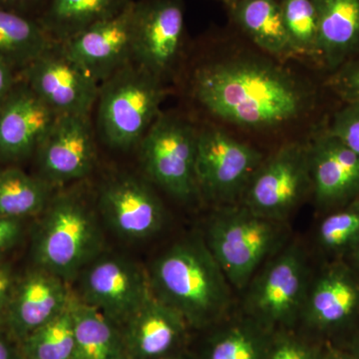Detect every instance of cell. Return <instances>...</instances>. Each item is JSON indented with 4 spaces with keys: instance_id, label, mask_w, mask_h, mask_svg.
Returning a JSON list of instances; mask_svg holds the SVG:
<instances>
[{
    "instance_id": "1",
    "label": "cell",
    "mask_w": 359,
    "mask_h": 359,
    "mask_svg": "<svg viewBox=\"0 0 359 359\" xmlns=\"http://www.w3.org/2000/svg\"><path fill=\"white\" fill-rule=\"evenodd\" d=\"M194 94L222 121L266 131L285 126L309 106V95L287 71L255 59H231L203 66Z\"/></svg>"
},
{
    "instance_id": "2",
    "label": "cell",
    "mask_w": 359,
    "mask_h": 359,
    "mask_svg": "<svg viewBox=\"0 0 359 359\" xmlns=\"http://www.w3.org/2000/svg\"><path fill=\"white\" fill-rule=\"evenodd\" d=\"M151 289L191 330H205L231 316L233 287L205 240L180 241L156 259Z\"/></svg>"
},
{
    "instance_id": "3",
    "label": "cell",
    "mask_w": 359,
    "mask_h": 359,
    "mask_svg": "<svg viewBox=\"0 0 359 359\" xmlns=\"http://www.w3.org/2000/svg\"><path fill=\"white\" fill-rule=\"evenodd\" d=\"M103 237L95 212L78 193L52 197L34 231L35 266L69 282L99 255Z\"/></svg>"
},
{
    "instance_id": "4",
    "label": "cell",
    "mask_w": 359,
    "mask_h": 359,
    "mask_svg": "<svg viewBox=\"0 0 359 359\" xmlns=\"http://www.w3.org/2000/svg\"><path fill=\"white\" fill-rule=\"evenodd\" d=\"M287 223L236 204L214 212L205 242L233 290H245L264 264L287 244Z\"/></svg>"
},
{
    "instance_id": "5",
    "label": "cell",
    "mask_w": 359,
    "mask_h": 359,
    "mask_svg": "<svg viewBox=\"0 0 359 359\" xmlns=\"http://www.w3.org/2000/svg\"><path fill=\"white\" fill-rule=\"evenodd\" d=\"M165 97L162 80L133 62L100 84L98 130L109 147L138 146L160 115Z\"/></svg>"
},
{
    "instance_id": "6",
    "label": "cell",
    "mask_w": 359,
    "mask_h": 359,
    "mask_svg": "<svg viewBox=\"0 0 359 359\" xmlns=\"http://www.w3.org/2000/svg\"><path fill=\"white\" fill-rule=\"evenodd\" d=\"M311 278L304 249L297 243L285 245L250 280L244 313L271 332L294 330Z\"/></svg>"
},
{
    "instance_id": "7",
    "label": "cell",
    "mask_w": 359,
    "mask_h": 359,
    "mask_svg": "<svg viewBox=\"0 0 359 359\" xmlns=\"http://www.w3.org/2000/svg\"><path fill=\"white\" fill-rule=\"evenodd\" d=\"M198 132L189 123L160 114L139 144L144 171L172 197L192 200L198 191L196 155Z\"/></svg>"
},
{
    "instance_id": "8",
    "label": "cell",
    "mask_w": 359,
    "mask_h": 359,
    "mask_svg": "<svg viewBox=\"0 0 359 359\" xmlns=\"http://www.w3.org/2000/svg\"><path fill=\"white\" fill-rule=\"evenodd\" d=\"M313 193L309 146H283L261 166L250 180L240 204L263 218L287 219Z\"/></svg>"
},
{
    "instance_id": "9",
    "label": "cell",
    "mask_w": 359,
    "mask_h": 359,
    "mask_svg": "<svg viewBox=\"0 0 359 359\" xmlns=\"http://www.w3.org/2000/svg\"><path fill=\"white\" fill-rule=\"evenodd\" d=\"M263 155L221 129L198 132V191L218 207L240 204L245 189L263 163Z\"/></svg>"
},
{
    "instance_id": "10",
    "label": "cell",
    "mask_w": 359,
    "mask_h": 359,
    "mask_svg": "<svg viewBox=\"0 0 359 359\" xmlns=\"http://www.w3.org/2000/svg\"><path fill=\"white\" fill-rule=\"evenodd\" d=\"M79 276L77 297L120 327L153 294L149 276L133 262L116 255H99Z\"/></svg>"
},
{
    "instance_id": "11",
    "label": "cell",
    "mask_w": 359,
    "mask_h": 359,
    "mask_svg": "<svg viewBox=\"0 0 359 359\" xmlns=\"http://www.w3.org/2000/svg\"><path fill=\"white\" fill-rule=\"evenodd\" d=\"M185 32L183 0L135 1L132 62L164 79L178 60Z\"/></svg>"
},
{
    "instance_id": "12",
    "label": "cell",
    "mask_w": 359,
    "mask_h": 359,
    "mask_svg": "<svg viewBox=\"0 0 359 359\" xmlns=\"http://www.w3.org/2000/svg\"><path fill=\"white\" fill-rule=\"evenodd\" d=\"M22 80L58 116L90 115L100 83L56 42L21 70Z\"/></svg>"
},
{
    "instance_id": "13",
    "label": "cell",
    "mask_w": 359,
    "mask_h": 359,
    "mask_svg": "<svg viewBox=\"0 0 359 359\" xmlns=\"http://www.w3.org/2000/svg\"><path fill=\"white\" fill-rule=\"evenodd\" d=\"M35 155L40 178L52 187L88 176L96 161L90 115L58 116Z\"/></svg>"
},
{
    "instance_id": "14",
    "label": "cell",
    "mask_w": 359,
    "mask_h": 359,
    "mask_svg": "<svg viewBox=\"0 0 359 359\" xmlns=\"http://www.w3.org/2000/svg\"><path fill=\"white\" fill-rule=\"evenodd\" d=\"M358 314L359 273L335 263L311 278L299 323L321 339L348 327Z\"/></svg>"
},
{
    "instance_id": "15",
    "label": "cell",
    "mask_w": 359,
    "mask_h": 359,
    "mask_svg": "<svg viewBox=\"0 0 359 359\" xmlns=\"http://www.w3.org/2000/svg\"><path fill=\"white\" fill-rule=\"evenodd\" d=\"M73 294L67 282L35 266L14 283L4 311L7 334L20 344L28 335L57 316Z\"/></svg>"
},
{
    "instance_id": "16",
    "label": "cell",
    "mask_w": 359,
    "mask_h": 359,
    "mask_svg": "<svg viewBox=\"0 0 359 359\" xmlns=\"http://www.w3.org/2000/svg\"><path fill=\"white\" fill-rule=\"evenodd\" d=\"M99 208L115 233L129 240L152 237L164 224V207L154 191L145 182L128 175L104 184Z\"/></svg>"
},
{
    "instance_id": "17",
    "label": "cell",
    "mask_w": 359,
    "mask_h": 359,
    "mask_svg": "<svg viewBox=\"0 0 359 359\" xmlns=\"http://www.w3.org/2000/svg\"><path fill=\"white\" fill-rule=\"evenodd\" d=\"M135 1L61 43L66 53L100 84L132 62Z\"/></svg>"
},
{
    "instance_id": "18",
    "label": "cell",
    "mask_w": 359,
    "mask_h": 359,
    "mask_svg": "<svg viewBox=\"0 0 359 359\" xmlns=\"http://www.w3.org/2000/svg\"><path fill=\"white\" fill-rule=\"evenodd\" d=\"M309 146L318 209L334 212L351 204L359 191V155L328 131Z\"/></svg>"
},
{
    "instance_id": "19",
    "label": "cell",
    "mask_w": 359,
    "mask_h": 359,
    "mask_svg": "<svg viewBox=\"0 0 359 359\" xmlns=\"http://www.w3.org/2000/svg\"><path fill=\"white\" fill-rule=\"evenodd\" d=\"M58 115L23 80L0 109V161L20 162L35 154Z\"/></svg>"
},
{
    "instance_id": "20",
    "label": "cell",
    "mask_w": 359,
    "mask_h": 359,
    "mask_svg": "<svg viewBox=\"0 0 359 359\" xmlns=\"http://www.w3.org/2000/svg\"><path fill=\"white\" fill-rule=\"evenodd\" d=\"M121 330L130 358L165 359L183 353L191 328L178 311L152 294Z\"/></svg>"
},
{
    "instance_id": "21",
    "label": "cell",
    "mask_w": 359,
    "mask_h": 359,
    "mask_svg": "<svg viewBox=\"0 0 359 359\" xmlns=\"http://www.w3.org/2000/svg\"><path fill=\"white\" fill-rule=\"evenodd\" d=\"M320 63L339 69L359 54V0H313Z\"/></svg>"
},
{
    "instance_id": "22",
    "label": "cell",
    "mask_w": 359,
    "mask_h": 359,
    "mask_svg": "<svg viewBox=\"0 0 359 359\" xmlns=\"http://www.w3.org/2000/svg\"><path fill=\"white\" fill-rule=\"evenodd\" d=\"M226 9L233 25L262 50L278 58L297 57L283 25L280 0H240Z\"/></svg>"
},
{
    "instance_id": "23",
    "label": "cell",
    "mask_w": 359,
    "mask_h": 359,
    "mask_svg": "<svg viewBox=\"0 0 359 359\" xmlns=\"http://www.w3.org/2000/svg\"><path fill=\"white\" fill-rule=\"evenodd\" d=\"M134 0H46L37 20L54 41L62 43L112 18Z\"/></svg>"
},
{
    "instance_id": "24",
    "label": "cell",
    "mask_w": 359,
    "mask_h": 359,
    "mask_svg": "<svg viewBox=\"0 0 359 359\" xmlns=\"http://www.w3.org/2000/svg\"><path fill=\"white\" fill-rule=\"evenodd\" d=\"M208 330L211 332L197 359H266L273 332L245 313L228 316Z\"/></svg>"
},
{
    "instance_id": "25",
    "label": "cell",
    "mask_w": 359,
    "mask_h": 359,
    "mask_svg": "<svg viewBox=\"0 0 359 359\" xmlns=\"http://www.w3.org/2000/svg\"><path fill=\"white\" fill-rule=\"evenodd\" d=\"M55 43L37 18L0 6V61L21 71Z\"/></svg>"
},
{
    "instance_id": "26",
    "label": "cell",
    "mask_w": 359,
    "mask_h": 359,
    "mask_svg": "<svg viewBox=\"0 0 359 359\" xmlns=\"http://www.w3.org/2000/svg\"><path fill=\"white\" fill-rule=\"evenodd\" d=\"M72 314L73 359H109L125 351L121 327L75 294Z\"/></svg>"
},
{
    "instance_id": "27",
    "label": "cell",
    "mask_w": 359,
    "mask_h": 359,
    "mask_svg": "<svg viewBox=\"0 0 359 359\" xmlns=\"http://www.w3.org/2000/svg\"><path fill=\"white\" fill-rule=\"evenodd\" d=\"M52 186L18 168L0 170V217L20 219L41 215L50 202Z\"/></svg>"
},
{
    "instance_id": "28",
    "label": "cell",
    "mask_w": 359,
    "mask_h": 359,
    "mask_svg": "<svg viewBox=\"0 0 359 359\" xmlns=\"http://www.w3.org/2000/svg\"><path fill=\"white\" fill-rule=\"evenodd\" d=\"M74 295V294H73ZM72 299L57 316L28 335L20 342L21 355L25 359H73L74 328Z\"/></svg>"
},
{
    "instance_id": "29",
    "label": "cell",
    "mask_w": 359,
    "mask_h": 359,
    "mask_svg": "<svg viewBox=\"0 0 359 359\" xmlns=\"http://www.w3.org/2000/svg\"><path fill=\"white\" fill-rule=\"evenodd\" d=\"M280 6L295 53L320 62L318 18L313 0H280Z\"/></svg>"
},
{
    "instance_id": "30",
    "label": "cell",
    "mask_w": 359,
    "mask_h": 359,
    "mask_svg": "<svg viewBox=\"0 0 359 359\" xmlns=\"http://www.w3.org/2000/svg\"><path fill=\"white\" fill-rule=\"evenodd\" d=\"M316 241L330 256H348L359 244V203L353 201L328 214L318 226Z\"/></svg>"
},
{
    "instance_id": "31",
    "label": "cell",
    "mask_w": 359,
    "mask_h": 359,
    "mask_svg": "<svg viewBox=\"0 0 359 359\" xmlns=\"http://www.w3.org/2000/svg\"><path fill=\"white\" fill-rule=\"evenodd\" d=\"M325 344L294 330L273 332L266 359H320Z\"/></svg>"
},
{
    "instance_id": "32",
    "label": "cell",
    "mask_w": 359,
    "mask_h": 359,
    "mask_svg": "<svg viewBox=\"0 0 359 359\" xmlns=\"http://www.w3.org/2000/svg\"><path fill=\"white\" fill-rule=\"evenodd\" d=\"M327 131L359 155V103H346Z\"/></svg>"
},
{
    "instance_id": "33",
    "label": "cell",
    "mask_w": 359,
    "mask_h": 359,
    "mask_svg": "<svg viewBox=\"0 0 359 359\" xmlns=\"http://www.w3.org/2000/svg\"><path fill=\"white\" fill-rule=\"evenodd\" d=\"M332 86L346 103H359V54L337 69Z\"/></svg>"
},
{
    "instance_id": "34",
    "label": "cell",
    "mask_w": 359,
    "mask_h": 359,
    "mask_svg": "<svg viewBox=\"0 0 359 359\" xmlns=\"http://www.w3.org/2000/svg\"><path fill=\"white\" fill-rule=\"evenodd\" d=\"M21 222L0 217V257L20 242L23 231Z\"/></svg>"
},
{
    "instance_id": "35",
    "label": "cell",
    "mask_w": 359,
    "mask_h": 359,
    "mask_svg": "<svg viewBox=\"0 0 359 359\" xmlns=\"http://www.w3.org/2000/svg\"><path fill=\"white\" fill-rule=\"evenodd\" d=\"M15 282V276L11 266L0 259V313H2L6 308Z\"/></svg>"
},
{
    "instance_id": "36",
    "label": "cell",
    "mask_w": 359,
    "mask_h": 359,
    "mask_svg": "<svg viewBox=\"0 0 359 359\" xmlns=\"http://www.w3.org/2000/svg\"><path fill=\"white\" fill-rule=\"evenodd\" d=\"M46 0H0V6L37 18Z\"/></svg>"
},
{
    "instance_id": "37",
    "label": "cell",
    "mask_w": 359,
    "mask_h": 359,
    "mask_svg": "<svg viewBox=\"0 0 359 359\" xmlns=\"http://www.w3.org/2000/svg\"><path fill=\"white\" fill-rule=\"evenodd\" d=\"M18 81L15 70L0 61V109L6 102Z\"/></svg>"
},
{
    "instance_id": "38",
    "label": "cell",
    "mask_w": 359,
    "mask_h": 359,
    "mask_svg": "<svg viewBox=\"0 0 359 359\" xmlns=\"http://www.w3.org/2000/svg\"><path fill=\"white\" fill-rule=\"evenodd\" d=\"M13 339L8 334H0V359H22L20 348L14 346Z\"/></svg>"
},
{
    "instance_id": "39",
    "label": "cell",
    "mask_w": 359,
    "mask_h": 359,
    "mask_svg": "<svg viewBox=\"0 0 359 359\" xmlns=\"http://www.w3.org/2000/svg\"><path fill=\"white\" fill-rule=\"evenodd\" d=\"M320 359H355L351 355L349 351H341L330 346V344H325V349H323V355Z\"/></svg>"
},
{
    "instance_id": "40",
    "label": "cell",
    "mask_w": 359,
    "mask_h": 359,
    "mask_svg": "<svg viewBox=\"0 0 359 359\" xmlns=\"http://www.w3.org/2000/svg\"><path fill=\"white\" fill-rule=\"evenodd\" d=\"M348 351L354 358L359 359V330L354 335L353 341H351V348H349Z\"/></svg>"
},
{
    "instance_id": "41",
    "label": "cell",
    "mask_w": 359,
    "mask_h": 359,
    "mask_svg": "<svg viewBox=\"0 0 359 359\" xmlns=\"http://www.w3.org/2000/svg\"><path fill=\"white\" fill-rule=\"evenodd\" d=\"M349 259H351V264H353V268L355 269L359 273V244L356 245L355 249L348 255Z\"/></svg>"
},
{
    "instance_id": "42",
    "label": "cell",
    "mask_w": 359,
    "mask_h": 359,
    "mask_svg": "<svg viewBox=\"0 0 359 359\" xmlns=\"http://www.w3.org/2000/svg\"><path fill=\"white\" fill-rule=\"evenodd\" d=\"M165 359H193L191 356L187 355L186 353H181L178 354H175L173 356H170V358H167Z\"/></svg>"
},
{
    "instance_id": "43",
    "label": "cell",
    "mask_w": 359,
    "mask_h": 359,
    "mask_svg": "<svg viewBox=\"0 0 359 359\" xmlns=\"http://www.w3.org/2000/svg\"><path fill=\"white\" fill-rule=\"evenodd\" d=\"M109 359H131L128 355V353H126V351H123L121 353L116 354L115 356Z\"/></svg>"
},
{
    "instance_id": "44",
    "label": "cell",
    "mask_w": 359,
    "mask_h": 359,
    "mask_svg": "<svg viewBox=\"0 0 359 359\" xmlns=\"http://www.w3.org/2000/svg\"><path fill=\"white\" fill-rule=\"evenodd\" d=\"M217 1L222 2V4H224V6H226V8H228V7H230L231 6H233V4H237L238 1H240V0H217Z\"/></svg>"
},
{
    "instance_id": "45",
    "label": "cell",
    "mask_w": 359,
    "mask_h": 359,
    "mask_svg": "<svg viewBox=\"0 0 359 359\" xmlns=\"http://www.w3.org/2000/svg\"><path fill=\"white\" fill-rule=\"evenodd\" d=\"M353 201H355V202L359 203V191H358V195H356L355 199H354Z\"/></svg>"
},
{
    "instance_id": "46",
    "label": "cell",
    "mask_w": 359,
    "mask_h": 359,
    "mask_svg": "<svg viewBox=\"0 0 359 359\" xmlns=\"http://www.w3.org/2000/svg\"><path fill=\"white\" fill-rule=\"evenodd\" d=\"M22 359H25V358H22Z\"/></svg>"
}]
</instances>
